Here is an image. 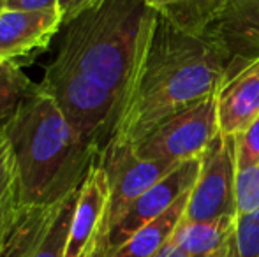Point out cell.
I'll list each match as a JSON object with an SVG mask.
<instances>
[{
  "label": "cell",
  "instance_id": "6da1fadb",
  "mask_svg": "<svg viewBox=\"0 0 259 257\" xmlns=\"http://www.w3.org/2000/svg\"><path fill=\"white\" fill-rule=\"evenodd\" d=\"M154 20L145 0H101L62 27L39 83L99 159L129 102Z\"/></svg>",
  "mask_w": 259,
  "mask_h": 257
},
{
  "label": "cell",
  "instance_id": "7a4b0ae2",
  "mask_svg": "<svg viewBox=\"0 0 259 257\" xmlns=\"http://www.w3.org/2000/svg\"><path fill=\"white\" fill-rule=\"evenodd\" d=\"M231 62L233 57L213 30L189 35L155 13L136 81L111 144L134 148L167 118L215 95L231 71Z\"/></svg>",
  "mask_w": 259,
  "mask_h": 257
},
{
  "label": "cell",
  "instance_id": "3957f363",
  "mask_svg": "<svg viewBox=\"0 0 259 257\" xmlns=\"http://www.w3.org/2000/svg\"><path fill=\"white\" fill-rule=\"evenodd\" d=\"M6 130L18 166L21 208H42L71 197L99 162V153L39 83L6 122Z\"/></svg>",
  "mask_w": 259,
  "mask_h": 257
},
{
  "label": "cell",
  "instance_id": "277c9868",
  "mask_svg": "<svg viewBox=\"0 0 259 257\" xmlns=\"http://www.w3.org/2000/svg\"><path fill=\"white\" fill-rule=\"evenodd\" d=\"M235 136L219 132L199 155V173L189 194L185 222H211L236 217Z\"/></svg>",
  "mask_w": 259,
  "mask_h": 257
},
{
  "label": "cell",
  "instance_id": "5b68a950",
  "mask_svg": "<svg viewBox=\"0 0 259 257\" xmlns=\"http://www.w3.org/2000/svg\"><path fill=\"white\" fill-rule=\"evenodd\" d=\"M217 134V100L210 95L162 122L134 146V151L147 161L180 164L198 159Z\"/></svg>",
  "mask_w": 259,
  "mask_h": 257
},
{
  "label": "cell",
  "instance_id": "8992f818",
  "mask_svg": "<svg viewBox=\"0 0 259 257\" xmlns=\"http://www.w3.org/2000/svg\"><path fill=\"white\" fill-rule=\"evenodd\" d=\"M78 192L52 206L21 208L0 257H64Z\"/></svg>",
  "mask_w": 259,
  "mask_h": 257
},
{
  "label": "cell",
  "instance_id": "52a82bcc",
  "mask_svg": "<svg viewBox=\"0 0 259 257\" xmlns=\"http://www.w3.org/2000/svg\"><path fill=\"white\" fill-rule=\"evenodd\" d=\"M180 164L164 161H147V159L138 157L134 148L131 146H122V144L108 146V150L99 159V166L104 169L109 185L103 240L113 227V224L141 194H145L164 176L175 171Z\"/></svg>",
  "mask_w": 259,
  "mask_h": 257
},
{
  "label": "cell",
  "instance_id": "ba28073f",
  "mask_svg": "<svg viewBox=\"0 0 259 257\" xmlns=\"http://www.w3.org/2000/svg\"><path fill=\"white\" fill-rule=\"evenodd\" d=\"M198 173L199 157L185 161L175 171L157 182L154 187H150L147 192L141 194L108 231L97 257H108L111 252L122 247L129 238H133L138 231L143 229L147 224L162 215L182 195L191 192L198 180Z\"/></svg>",
  "mask_w": 259,
  "mask_h": 257
},
{
  "label": "cell",
  "instance_id": "9c48e42d",
  "mask_svg": "<svg viewBox=\"0 0 259 257\" xmlns=\"http://www.w3.org/2000/svg\"><path fill=\"white\" fill-rule=\"evenodd\" d=\"M60 11H2L0 13V62L28 65L48 52L60 34Z\"/></svg>",
  "mask_w": 259,
  "mask_h": 257
},
{
  "label": "cell",
  "instance_id": "30bf717a",
  "mask_svg": "<svg viewBox=\"0 0 259 257\" xmlns=\"http://www.w3.org/2000/svg\"><path fill=\"white\" fill-rule=\"evenodd\" d=\"M108 199V176L97 162L78 192L64 257H97L103 241Z\"/></svg>",
  "mask_w": 259,
  "mask_h": 257
},
{
  "label": "cell",
  "instance_id": "8fae6325",
  "mask_svg": "<svg viewBox=\"0 0 259 257\" xmlns=\"http://www.w3.org/2000/svg\"><path fill=\"white\" fill-rule=\"evenodd\" d=\"M217 100L219 132L236 136L259 117V57L252 60H233Z\"/></svg>",
  "mask_w": 259,
  "mask_h": 257
},
{
  "label": "cell",
  "instance_id": "7c38bea8",
  "mask_svg": "<svg viewBox=\"0 0 259 257\" xmlns=\"http://www.w3.org/2000/svg\"><path fill=\"white\" fill-rule=\"evenodd\" d=\"M233 60L259 57V0H229L211 28Z\"/></svg>",
  "mask_w": 259,
  "mask_h": 257
},
{
  "label": "cell",
  "instance_id": "4fadbf2b",
  "mask_svg": "<svg viewBox=\"0 0 259 257\" xmlns=\"http://www.w3.org/2000/svg\"><path fill=\"white\" fill-rule=\"evenodd\" d=\"M229 0H145L152 11L189 35H205L215 27Z\"/></svg>",
  "mask_w": 259,
  "mask_h": 257
},
{
  "label": "cell",
  "instance_id": "5bb4252c",
  "mask_svg": "<svg viewBox=\"0 0 259 257\" xmlns=\"http://www.w3.org/2000/svg\"><path fill=\"white\" fill-rule=\"evenodd\" d=\"M236 217H222L211 222L182 220L173 240L187 257H228Z\"/></svg>",
  "mask_w": 259,
  "mask_h": 257
},
{
  "label": "cell",
  "instance_id": "9a60e30c",
  "mask_svg": "<svg viewBox=\"0 0 259 257\" xmlns=\"http://www.w3.org/2000/svg\"><path fill=\"white\" fill-rule=\"evenodd\" d=\"M189 194L191 192L182 195L162 215L147 224L143 229L138 231L133 238H129L122 247H118L108 257H154L173 238L177 227L184 220Z\"/></svg>",
  "mask_w": 259,
  "mask_h": 257
},
{
  "label": "cell",
  "instance_id": "2e32d148",
  "mask_svg": "<svg viewBox=\"0 0 259 257\" xmlns=\"http://www.w3.org/2000/svg\"><path fill=\"white\" fill-rule=\"evenodd\" d=\"M20 212V176L16 159L6 124H0V250L13 231Z\"/></svg>",
  "mask_w": 259,
  "mask_h": 257
},
{
  "label": "cell",
  "instance_id": "e0dca14e",
  "mask_svg": "<svg viewBox=\"0 0 259 257\" xmlns=\"http://www.w3.org/2000/svg\"><path fill=\"white\" fill-rule=\"evenodd\" d=\"M35 83L18 64L0 62V124H6Z\"/></svg>",
  "mask_w": 259,
  "mask_h": 257
},
{
  "label": "cell",
  "instance_id": "ac0fdd59",
  "mask_svg": "<svg viewBox=\"0 0 259 257\" xmlns=\"http://www.w3.org/2000/svg\"><path fill=\"white\" fill-rule=\"evenodd\" d=\"M228 257H259V210L236 217Z\"/></svg>",
  "mask_w": 259,
  "mask_h": 257
},
{
  "label": "cell",
  "instance_id": "d6986e66",
  "mask_svg": "<svg viewBox=\"0 0 259 257\" xmlns=\"http://www.w3.org/2000/svg\"><path fill=\"white\" fill-rule=\"evenodd\" d=\"M236 208L238 215L259 210V164L236 171Z\"/></svg>",
  "mask_w": 259,
  "mask_h": 257
},
{
  "label": "cell",
  "instance_id": "ffe728a7",
  "mask_svg": "<svg viewBox=\"0 0 259 257\" xmlns=\"http://www.w3.org/2000/svg\"><path fill=\"white\" fill-rule=\"evenodd\" d=\"M236 171L259 164V117L235 136Z\"/></svg>",
  "mask_w": 259,
  "mask_h": 257
},
{
  "label": "cell",
  "instance_id": "44dd1931",
  "mask_svg": "<svg viewBox=\"0 0 259 257\" xmlns=\"http://www.w3.org/2000/svg\"><path fill=\"white\" fill-rule=\"evenodd\" d=\"M58 0H0L2 11H48L57 9Z\"/></svg>",
  "mask_w": 259,
  "mask_h": 257
},
{
  "label": "cell",
  "instance_id": "7402d4cb",
  "mask_svg": "<svg viewBox=\"0 0 259 257\" xmlns=\"http://www.w3.org/2000/svg\"><path fill=\"white\" fill-rule=\"evenodd\" d=\"M99 2L101 0H58V11L64 18V25Z\"/></svg>",
  "mask_w": 259,
  "mask_h": 257
},
{
  "label": "cell",
  "instance_id": "603a6c76",
  "mask_svg": "<svg viewBox=\"0 0 259 257\" xmlns=\"http://www.w3.org/2000/svg\"><path fill=\"white\" fill-rule=\"evenodd\" d=\"M154 257H187V255H185V252L182 250L177 243H175L173 238H171V240L167 241V243L164 245V247L160 248Z\"/></svg>",
  "mask_w": 259,
  "mask_h": 257
}]
</instances>
